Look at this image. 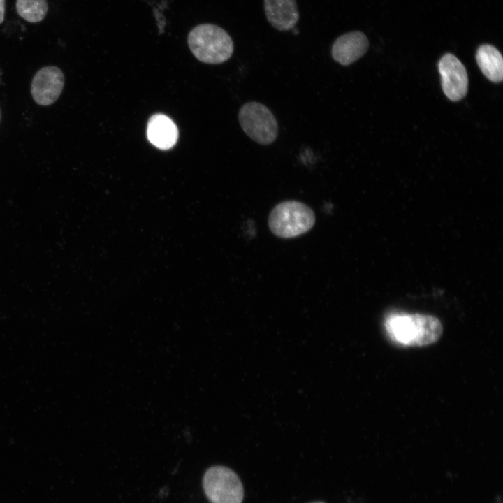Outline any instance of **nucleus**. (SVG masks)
<instances>
[{
  "label": "nucleus",
  "mask_w": 503,
  "mask_h": 503,
  "mask_svg": "<svg viewBox=\"0 0 503 503\" xmlns=\"http://www.w3.org/2000/svg\"><path fill=\"white\" fill-rule=\"evenodd\" d=\"M389 335L398 342L410 347L435 343L442 336L443 326L435 316L423 314H397L385 323Z\"/></svg>",
  "instance_id": "obj_1"
},
{
  "label": "nucleus",
  "mask_w": 503,
  "mask_h": 503,
  "mask_svg": "<svg viewBox=\"0 0 503 503\" xmlns=\"http://www.w3.org/2000/svg\"><path fill=\"white\" fill-rule=\"evenodd\" d=\"M187 42L196 58L205 64H222L233 53L234 45L230 35L212 24H201L193 28Z\"/></svg>",
  "instance_id": "obj_2"
},
{
  "label": "nucleus",
  "mask_w": 503,
  "mask_h": 503,
  "mask_svg": "<svg viewBox=\"0 0 503 503\" xmlns=\"http://www.w3.org/2000/svg\"><path fill=\"white\" fill-rule=\"evenodd\" d=\"M315 216L312 210L296 201H283L271 211L268 226L271 231L284 238L300 235L314 226Z\"/></svg>",
  "instance_id": "obj_3"
},
{
  "label": "nucleus",
  "mask_w": 503,
  "mask_h": 503,
  "mask_svg": "<svg viewBox=\"0 0 503 503\" xmlns=\"http://www.w3.org/2000/svg\"><path fill=\"white\" fill-rule=\"evenodd\" d=\"M238 119L244 132L257 143L266 145L276 140L277 122L265 105L256 101L245 103L239 111Z\"/></svg>",
  "instance_id": "obj_4"
},
{
  "label": "nucleus",
  "mask_w": 503,
  "mask_h": 503,
  "mask_svg": "<svg viewBox=\"0 0 503 503\" xmlns=\"http://www.w3.org/2000/svg\"><path fill=\"white\" fill-rule=\"evenodd\" d=\"M205 493L211 503H242L244 489L238 476L224 466H213L203 479Z\"/></svg>",
  "instance_id": "obj_5"
},
{
  "label": "nucleus",
  "mask_w": 503,
  "mask_h": 503,
  "mask_svg": "<svg viewBox=\"0 0 503 503\" xmlns=\"http://www.w3.org/2000/svg\"><path fill=\"white\" fill-rule=\"evenodd\" d=\"M442 85L445 95L451 101L462 99L467 94L468 78L466 69L452 54H446L438 64Z\"/></svg>",
  "instance_id": "obj_6"
},
{
  "label": "nucleus",
  "mask_w": 503,
  "mask_h": 503,
  "mask_svg": "<svg viewBox=\"0 0 503 503\" xmlns=\"http://www.w3.org/2000/svg\"><path fill=\"white\" fill-rule=\"evenodd\" d=\"M64 85V76L59 68L52 66L43 67L32 80V97L41 105H51L60 96Z\"/></svg>",
  "instance_id": "obj_7"
},
{
  "label": "nucleus",
  "mask_w": 503,
  "mask_h": 503,
  "mask_svg": "<svg viewBox=\"0 0 503 503\" xmlns=\"http://www.w3.org/2000/svg\"><path fill=\"white\" fill-rule=\"evenodd\" d=\"M369 42L361 31H351L338 37L331 48L333 59L342 66H348L360 58L367 50Z\"/></svg>",
  "instance_id": "obj_8"
},
{
  "label": "nucleus",
  "mask_w": 503,
  "mask_h": 503,
  "mask_svg": "<svg viewBox=\"0 0 503 503\" xmlns=\"http://www.w3.org/2000/svg\"><path fill=\"white\" fill-rule=\"evenodd\" d=\"M264 10L270 24L281 31L292 29L299 20L296 0H264Z\"/></svg>",
  "instance_id": "obj_9"
},
{
  "label": "nucleus",
  "mask_w": 503,
  "mask_h": 503,
  "mask_svg": "<svg viewBox=\"0 0 503 503\" xmlns=\"http://www.w3.org/2000/svg\"><path fill=\"white\" fill-rule=\"evenodd\" d=\"M178 129L173 121L163 114L152 115L147 123L149 141L161 150L173 147L178 139Z\"/></svg>",
  "instance_id": "obj_10"
},
{
  "label": "nucleus",
  "mask_w": 503,
  "mask_h": 503,
  "mask_svg": "<svg viewBox=\"0 0 503 503\" xmlns=\"http://www.w3.org/2000/svg\"><path fill=\"white\" fill-rule=\"evenodd\" d=\"M477 64L484 75L493 82L502 81L503 59L500 52L490 45H481L476 52Z\"/></svg>",
  "instance_id": "obj_11"
},
{
  "label": "nucleus",
  "mask_w": 503,
  "mask_h": 503,
  "mask_svg": "<svg viewBox=\"0 0 503 503\" xmlns=\"http://www.w3.org/2000/svg\"><path fill=\"white\" fill-rule=\"evenodd\" d=\"M18 15L29 22H38L44 19L48 11L47 0H17Z\"/></svg>",
  "instance_id": "obj_12"
},
{
  "label": "nucleus",
  "mask_w": 503,
  "mask_h": 503,
  "mask_svg": "<svg viewBox=\"0 0 503 503\" xmlns=\"http://www.w3.org/2000/svg\"><path fill=\"white\" fill-rule=\"evenodd\" d=\"M5 14V0H0V24L3 21Z\"/></svg>",
  "instance_id": "obj_13"
},
{
  "label": "nucleus",
  "mask_w": 503,
  "mask_h": 503,
  "mask_svg": "<svg viewBox=\"0 0 503 503\" xmlns=\"http://www.w3.org/2000/svg\"><path fill=\"white\" fill-rule=\"evenodd\" d=\"M312 503H325V502H312Z\"/></svg>",
  "instance_id": "obj_14"
}]
</instances>
